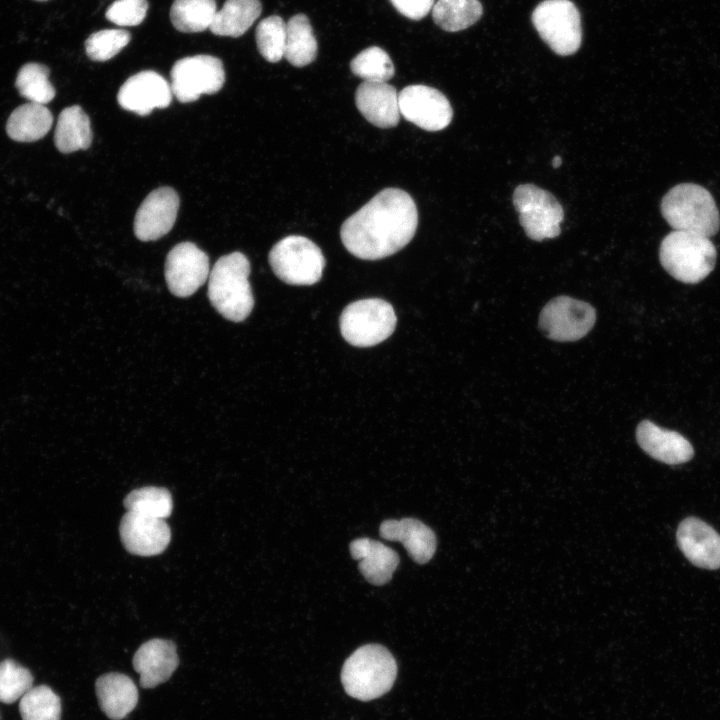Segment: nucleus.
I'll return each instance as SVG.
<instances>
[{"mask_svg": "<svg viewBox=\"0 0 720 720\" xmlns=\"http://www.w3.org/2000/svg\"><path fill=\"white\" fill-rule=\"evenodd\" d=\"M16 88L30 102L45 105L55 96V89L49 81V69L39 63H27L16 77Z\"/></svg>", "mask_w": 720, "mask_h": 720, "instance_id": "obj_32", "label": "nucleus"}, {"mask_svg": "<svg viewBox=\"0 0 720 720\" xmlns=\"http://www.w3.org/2000/svg\"><path fill=\"white\" fill-rule=\"evenodd\" d=\"M95 691L102 711L112 720L125 718L137 705L138 690L125 674L112 672L100 676Z\"/></svg>", "mask_w": 720, "mask_h": 720, "instance_id": "obj_23", "label": "nucleus"}, {"mask_svg": "<svg viewBox=\"0 0 720 720\" xmlns=\"http://www.w3.org/2000/svg\"><path fill=\"white\" fill-rule=\"evenodd\" d=\"M209 258L192 242H181L168 253L165 279L170 292L177 297H189L208 279Z\"/></svg>", "mask_w": 720, "mask_h": 720, "instance_id": "obj_12", "label": "nucleus"}, {"mask_svg": "<svg viewBox=\"0 0 720 720\" xmlns=\"http://www.w3.org/2000/svg\"><path fill=\"white\" fill-rule=\"evenodd\" d=\"M36 1H46V0H36Z\"/></svg>", "mask_w": 720, "mask_h": 720, "instance_id": "obj_40", "label": "nucleus"}, {"mask_svg": "<svg viewBox=\"0 0 720 720\" xmlns=\"http://www.w3.org/2000/svg\"><path fill=\"white\" fill-rule=\"evenodd\" d=\"M677 543L685 557L695 566L720 568V535L699 518L688 517L678 526Z\"/></svg>", "mask_w": 720, "mask_h": 720, "instance_id": "obj_17", "label": "nucleus"}, {"mask_svg": "<svg viewBox=\"0 0 720 720\" xmlns=\"http://www.w3.org/2000/svg\"><path fill=\"white\" fill-rule=\"evenodd\" d=\"M90 119L78 106H70L61 111L55 129L54 142L62 153L85 150L92 142Z\"/></svg>", "mask_w": 720, "mask_h": 720, "instance_id": "obj_25", "label": "nucleus"}, {"mask_svg": "<svg viewBox=\"0 0 720 720\" xmlns=\"http://www.w3.org/2000/svg\"><path fill=\"white\" fill-rule=\"evenodd\" d=\"M355 103L364 118L374 126L392 128L399 122L398 93L386 82H362L356 89Z\"/></svg>", "mask_w": 720, "mask_h": 720, "instance_id": "obj_18", "label": "nucleus"}, {"mask_svg": "<svg viewBox=\"0 0 720 720\" xmlns=\"http://www.w3.org/2000/svg\"><path fill=\"white\" fill-rule=\"evenodd\" d=\"M261 11L260 0H226L209 29L218 36L239 37L252 26Z\"/></svg>", "mask_w": 720, "mask_h": 720, "instance_id": "obj_26", "label": "nucleus"}, {"mask_svg": "<svg viewBox=\"0 0 720 720\" xmlns=\"http://www.w3.org/2000/svg\"><path fill=\"white\" fill-rule=\"evenodd\" d=\"M216 12L215 0H174L170 19L181 32H202L210 28Z\"/></svg>", "mask_w": 720, "mask_h": 720, "instance_id": "obj_29", "label": "nucleus"}, {"mask_svg": "<svg viewBox=\"0 0 720 720\" xmlns=\"http://www.w3.org/2000/svg\"><path fill=\"white\" fill-rule=\"evenodd\" d=\"M400 114L409 122L427 131L446 128L453 110L446 96L426 85H409L398 94Z\"/></svg>", "mask_w": 720, "mask_h": 720, "instance_id": "obj_13", "label": "nucleus"}, {"mask_svg": "<svg viewBox=\"0 0 720 720\" xmlns=\"http://www.w3.org/2000/svg\"><path fill=\"white\" fill-rule=\"evenodd\" d=\"M482 13L479 0H438L432 8L434 22L448 32L470 27L480 19Z\"/></svg>", "mask_w": 720, "mask_h": 720, "instance_id": "obj_28", "label": "nucleus"}, {"mask_svg": "<svg viewBox=\"0 0 720 720\" xmlns=\"http://www.w3.org/2000/svg\"><path fill=\"white\" fill-rule=\"evenodd\" d=\"M22 720H60V697L46 685L32 687L21 699Z\"/></svg>", "mask_w": 720, "mask_h": 720, "instance_id": "obj_31", "label": "nucleus"}, {"mask_svg": "<svg viewBox=\"0 0 720 720\" xmlns=\"http://www.w3.org/2000/svg\"><path fill=\"white\" fill-rule=\"evenodd\" d=\"M396 322L392 305L379 298L350 303L339 320L343 338L356 347H370L386 340L393 333Z\"/></svg>", "mask_w": 720, "mask_h": 720, "instance_id": "obj_7", "label": "nucleus"}, {"mask_svg": "<svg viewBox=\"0 0 720 720\" xmlns=\"http://www.w3.org/2000/svg\"><path fill=\"white\" fill-rule=\"evenodd\" d=\"M33 685L31 672L13 659L0 662V702L12 704L21 699Z\"/></svg>", "mask_w": 720, "mask_h": 720, "instance_id": "obj_35", "label": "nucleus"}, {"mask_svg": "<svg viewBox=\"0 0 720 720\" xmlns=\"http://www.w3.org/2000/svg\"><path fill=\"white\" fill-rule=\"evenodd\" d=\"M255 37L258 51L268 62L276 63L284 57L286 23L280 16L272 15L260 21Z\"/></svg>", "mask_w": 720, "mask_h": 720, "instance_id": "obj_34", "label": "nucleus"}, {"mask_svg": "<svg viewBox=\"0 0 720 720\" xmlns=\"http://www.w3.org/2000/svg\"><path fill=\"white\" fill-rule=\"evenodd\" d=\"M146 0H116L106 11V18L119 26L139 25L146 17Z\"/></svg>", "mask_w": 720, "mask_h": 720, "instance_id": "obj_37", "label": "nucleus"}, {"mask_svg": "<svg viewBox=\"0 0 720 720\" xmlns=\"http://www.w3.org/2000/svg\"><path fill=\"white\" fill-rule=\"evenodd\" d=\"M417 225L413 198L402 189L386 188L343 222L340 236L355 257L379 260L404 248Z\"/></svg>", "mask_w": 720, "mask_h": 720, "instance_id": "obj_1", "label": "nucleus"}, {"mask_svg": "<svg viewBox=\"0 0 720 720\" xmlns=\"http://www.w3.org/2000/svg\"><path fill=\"white\" fill-rule=\"evenodd\" d=\"M716 248L708 237L673 230L664 237L659 249L663 268L676 280L695 284L714 269Z\"/></svg>", "mask_w": 720, "mask_h": 720, "instance_id": "obj_5", "label": "nucleus"}, {"mask_svg": "<svg viewBox=\"0 0 720 720\" xmlns=\"http://www.w3.org/2000/svg\"><path fill=\"white\" fill-rule=\"evenodd\" d=\"M661 213L674 229L710 238L719 230L720 218L710 192L694 183L674 186L663 197Z\"/></svg>", "mask_w": 720, "mask_h": 720, "instance_id": "obj_4", "label": "nucleus"}, {"mask_svg": "<svg viewBox=\"0 0 720 720\" xmlns=\"http://www.w3.org/2000/svg\"><path fill=\"white\" fill-rule=\"evenodd\" d=\"M513 204L530 239L542 241L560 234L564 211L548 191L533 184L519 185L513 193Z\"/></svg>", "mask_w": 720, "mask_h": 720, "instance_id": "obj_9", "label": "nucleus"}, {"mask_svg": "<svg viewBox=\"0 0 720 720\" xmlns=\"http://www.w3.org/2000/svg\"><path fill=\"white\" fill-rule=\"evenodd\" d=\"M171 90L181 103L196 101L203 94H215L225 82L220 59L211 55H195L175 62L171 69Z\"/></svg>", "mask_w": 720, "mask_h": 720, "instance_id": "obj_10", "label": "nucleus"}, {"mask_svg": "<svg viewBox=\"0 0 720 720\" xmlns=\"http://www.w3.org/2000/svg\"><path fill=\"white\" fill-rule=\"evenodd\" d=\"M172 96L167 80L155 71L146 70L124 82L117 94V100L123 109L146 116L156 108L168 107Z\"/></svg>", "mask_w": 720, "mask_h": 720, "instance_id": "obj_15", "label": "nucleus"}, {"mask_svg": "<svg viewBox=\"0 0 720 720\" xmlns=\"http://www.w3.org/2000/svg\"><path fill=\"white\" fill-rule=\"evenodd\" d=\"M639 446L652 458L669 465L688 462L694 455L691 443L676 431L663 429L649 420L636 429Z\"/></svg>", "mask_w": 720, "mask_h": 720, "instance_id": "obj_19", "label": "nucleus"}, {"mask_svg": "<svg viewBox=\"0 0 720 720\" xmlns=\"http://www.w3.org/2000/svg\"><path fill=\"white\" fill-rule=\"evenodd\" d=\"M119 533L126 550L138 556L162 553L171 539V531L164 519L126 512L120 522Z\"/></svg>", "mask_w": 720, "mask_h": 720, "instance_id": "obj_16", "label": "nucleus"}, {"mask_svg": "<svg viewBox=\"0 0 720 720\" xmlns=\"http://www.w3.org/2000/svg\"><path fill=\"white\" fill-rule=\"evenodd\" d=\"M268 259L280 280L298 286L317 283L326 263L321 249L312 240L300 235H290L278 241L270 250Z\"/></svg>", "mask_w": 720, "mask_h": 720, "instance_id": "obj_6", "label": "nucleus"}, {"mask_svg": "<svg viewBox=\"0 0 720 720\" xmlns=\"http://www.w3.org/2000/svg\"><path fill=\"white\" fill-rule=\"evenodd\" d=\"M128 512L165 519L173 509L171 493L162 487L148 486L131 491L124 499Z\"/></svg>", "mask_w": 720, "mask_h": 720, "instance_id": "obj_30", "label": "nucleus"}, {"mask_svg": "<svg viewBox=\"0 0 720 720\" xmlns=\"http://www.w3.org/2000/svg\"><path fill=\"white\" fill-rule=\"evenodd\" d=\"M249 274V260L240 252L220 257L210 271L208 298L227 320L241 322L250 315L254 307Z\"/></svg>", "mask_w": 720, "mask_h": 720, "instance_id": "obj_2", "label": "nucleus"}, {"mask_svg": "<svg viewBox=\"0 0 720 720\" xmlns=\"http://www.w3.org/2000/svg\"><path fill=\"white\" fill-rule=\"evenodd\" d=\"M551 163L554 168H558L562 164V158L560 156H555Z\"/></svg>", "mask_w": 720, "mask_h": 720, "instance_id": "obj_39", "label": "nucleus"}, {"mask_svg": "<svg viewBox=\"0 0 720 720\" xmlns=\"http://www.w3.org/2000/svg\"><path fill=\"white\" fill-rule=\"evenodd\" d=\"M596 319L594 308L583 301L559 296L549 301L539 316L543 334L555 341H575L585 336Z\"/></svg>", "mask_w": 720, "mask_h": 720, "instance_id": "obj_11", "label": "nucleus"}, {"mask_svg": "<svg viewBox=\"0 0 720 720\" xmlns=\"http://www.w3.org/2000/svg\"><path fill=\"white\" fill-rule=\"evenodd\" d=\"M351 556L359 561L358 568L373 585L389 582L399 564L398 554L380 541L358 538L350 544Z\"/></svg>", "mask_w": 720, "mask_h": 720, "instance_id": "obj_22", "label": "nucleus"}, {"mask_svg": "<svg viewBox=\"0 0 720 720\" xmlns=\"http://www.w3.org/2000/svg\"><path fill=\"white\" fill-rule=\"evenodd\" d=\"M318 45L309 19L304 14L292 16L286 23L284 57L296 67L312 63L317 56Z\"/></svg>", "mask_w": 720, "mask_h": 720, "instance_id": "obj_27", "label": "nucleus"}, {"mask_svg": "<svg viewBox=\"0 0 720 720\" xmlns=\"http://www.w3.org/2000/svg\"><path fill=\"white\" fill-rule=\"evenodd\" d=\"M532 22L552 51L568 56L578 51L582 41L581 18L570 0H545L532 13Z\"/></svg>", "mask_w": 720, "mask_h": 720, "instance_id": "obj_8", "label": "nucleus"}, {"mask_svg": "<svg viewBox=\"0 0 720 720\" xmlns=\"http://www.w3.org/2000/svg\"><path fill=\"white\" fill-rule=\"evenodd\" d=\"M350 68L354 75L371 82H386L395 74L390 56L377 46L368 47L357 54L352 59Z\"/></svg>", "mask_w": 720, "mask_h": 720, "instance_id": "obj_33", "label": "nucleus"}, {"mask_svg": "<svg viewBox=\"0 0 720 720\" xmlns=\"http://www.w3.org/2000/svg\"><path fill=\"white\" fill-rule=\"evenodd\" d=\"M52 123L53 116L45 105L29 102L11 113L6 131L15 141L34 142L48 133Z\"/></svg>", "mask_w": 720, "mask_h": 720, "instance_id": "obj_24", "label": "nucleus"}, {"mask_svg": "<svg viewBox=\"0 0 720 720\" xmlns=\"http://www.w3.org/2000/svg\"><path fill=\"white\" fill-rule=\"evenodd\" d=\"M179 196L171 187H160L148 194L134 219V234L141 241H155L173 227L179 209Z\"/></svg>", "mask_w": 720, "mask_h": 720, "instance_id": "obj_14", "label": "nucleus"}, {"mask_svg": "<svg viewBox=\"0 0 720 720\" xmlns=\"http://www.w3.org/2000/svg\"><path fill=\"white\" fill-rule=\"evenodd\" d=\"M131 35L123 29H105L91 34L86 42L87 56L98 62L107 61L118 54L129 42Z\"/></svg>", "mask_w": 720, "mask_h": 720, "instance_id": "obj_36", "label": "nucleus"}, {"mask_svg": "<svg viewBox=\"0 0 720 720\" xmlns=\"http://www.w3.org/2000/svg\"><path fill=\"white\" fill-rule=\"evenodd\" d=\"M396 675L397 664L392 654L381 645L367 644L347 658L341 680L347 694L368 701L389 691Z\"/></svg>", "mask_w": 720, "mask_h": 720, "instance_id": "obj_3", "label": "nucleus"}, {"mask_svg": "<svg viewBox=\"0 0 720 720\" xmlns=\"http://www.w3.org/2000/svg\"><path fill=\"white\" fill-rule=\"evenodd\" d=\"M178 662L175 644L158 638L143 643L133 657V667L143 688H153L168 680Z\"/></svg>", "mask_w": 720, "mask_h": 720, "instance_id": "obj_20", "label": "nucleus"}, {"mask_svg": "<svg viewBox=\"0 0 720 720\" xmlns=\"http://www.w3.org/2000/svg\"><path fill=\"white\" fill-rule=\"evenodd\" d=\"M396 10L403 16L420 20L433 8L434 0H390Z\"/></svg>", "mask_w": 720, "mask_h": 720, "instance_id": "obj_38", "label": "nucleus"}, {"mask_svg": "<svg viewBox=\"0 0 720 720\" xmlns=\"http://www.w3.org/2000/svg\"><path fill=\"white\" fill-rule=\"evenodd\" d=\"M380 536L403 544L410 557L419 564L427 563L436 551V536L431 528L414 518L389 519L381 523Z\"/></svg>", "mask_w": 720, "mask_h": 720, "instance_id": "obj_21", "label": "nucleus"}]
</instances>
